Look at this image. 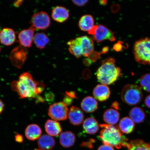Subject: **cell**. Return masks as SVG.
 I'll return each mask as SVG.
<instances>
[{
    "instance_id": "obj_1",
    "label": "cell",
    "mask_w": 150,
    "mask_h": 150,
    "mask_svg": "<svg viewBox=\"0 0 150 150\" xmlns=\"http://www.w3.org/2000/svg\"><path fill=\"white\" fill-rule=\"evenodd\" d=\"M12 91L16 92L20 98H38L39 95L44 91L45 85L42 82L35 81L29 72H24L18 79L11 83Z\"/></svg>"
},
{
    "instance_id": "obj_2",
    "label": "cell",
    "mask_w": 150,
    "mask_h": 150,
    "mask_svg": "<svg viewBox=\"0 0 150 150\" xmlns=\"http://www.w3.org/2000/svg\"><path fill=\"white\" fill-rule=\"evenodd\" d=\"M102 128L99 137L104 145L112 146L119 149L123 147H127L128 139L122 134L117 126L106 124L100 125Z\"/></svg>"
},
{
    "instance_id": "obj_3",
    "label": "cell",
    "mask_w": 150,
    "mask_h": 150,
    "mask_svg": "<svg viewBox=\"0 0 150 150\" xmlns=\"http://www.w3.org/2000/svg\"><path fill=\"white\" fill-rule=\"evenodd\" d=\"M101 65L96 73L97 79L100 83L108 85L113 84L121 76V70L116 66L113 58H108L100 62Z\"/></svg>"
},
{
    "instance_id": "obj_4",
    "label": "cell",
    "mask_w": 150,
    "mask_h": 150,
    "mask_svg": "<svg viewBox=\"0 0 150 150\" xmlns=\"http://www.w3.org/2000/svg\"><path fill=\"white\" fill-rule=\"evenodd\" d=\"M134 59L141 64L150 65V38L139 39L134 47Z\"/></svg>"
},
{
    "instance_id": "obj_5",
    "label": "cell",
    "mask_w": 150,
    "mask_h": 150,
    "mask_svg": "<svg viewBox=\"0 0 150 150\" xmlns=\"http://www.w3.org/2000/svg\"><path fill=\"white\" fill-rule=\"evenodd\" d=\"M142 97L143 93L141 88L136 84H127L122 89V100L129 105H136L139 104Z\"/></svg>"
},
{
    "instance_id": "obj_6",
    "label": "cell",
    "mask_w": 150,
    "mask_h": 150,
    "mask_svg": "<svg viewBox=\"0 0 150 150\" xmlns=\"http://www.w3.org/2000/svg\"><path fill=\"white\" fill-rule=\"evenodd\" d=\"M48 115L55 121L66 120L68 115V109L63 102L54 103L49 108Z\"/></svg>"
},
{
    "instance_id": "obj_7",
    "label": "cell",
    "mask_w": 150,
    "mask_h": 150,
    "mask_svg": "<svg viewBox=\"0 0 150 150\" xmlns=\"http://www.w3.org/2000/svg\"><path fill=\"white\" fill-rule=\"evenodd\" d=\"M27 49L20 45L12 50L9 56V59L14 67L20 69L27 59Z\"/></svg>"
},
{
    "instance_id": "obj_8",
    "label": "cell",
    "mask_w": 150,
    "mask_h": 150,
    "mask_svg": "<svg viewBox=\"0 0 150 150\" xmlns=\"http://www.w3.org/2000/svg\"><path fill=\"white\" fill-rule=\"evenodd\" d=\"M31 27L35 29L45 30L50 27V20L47 13L43 11L35 13L31 18Z\"/></svg>"
},
{
    "instance_id": "obj_9",
    "label": "cell",
    "mask_w": 150,
    "mask_h": 150,
    "mask_svg": "<svg viewBox=\"0 0 150 150\" xmlns=\"http://www.w3.org/2000/svg\"><path fill=\"white\" fill-rule=\"evenodd\" d=\"M93 36L94 40L98 43L102 42L106 40L112 42L115 41L116 39L113 32L101 24L97 25Z\"/></svg>"
},
{
    "instance_id": "obj_10",
    "label": "cell",
    "mask_w": 150,
    "mask_h": 150,
    "mask_svg": "<svg viewBox=\"0 0 150 150\" xmlns=\"http://www.w3.org/2000/svg\"><path fill=\"white\" fill-rule=\"evenodd\" d=\"M35 30L31 26L28 29L22 30L20 32L18 38L20 46L26 48L31 47L33 42Z\"/></svg>"
},
{
    "instance_id": "obj_11",
    "label": "cell",
    "mask_w": 150,
    "mask_h": 150,
    "mask_svg": "<svg viewBox=\"0 0 150 150\" xmlns=\"http://www.w3.org/2000/svg\"><path fill=\"white\" fill-rule=\"evenodd\" d=\"M16 38V33L11 28H5L0 31V42L5 46L12 45Z\"/></svg>"
},
{
    "instance_id": "obj_12",
    "label": "cell",
    "mask_w": 150,
    "mask_h": 150,
    "mask_svg": "<svg viewBox=\"0 0 150 150\" xmlns=\"http://www.w3.org/2000/svg\"><path fill=\"white\" fill-rule=\"evenodd\" d=\"M110 94V88L104 84H98L94 89L93 94L96 99L104 102L109 98Z\"/></svg>"
},
{
    "instance_id": "obj_13",
    "label": "cell",
    "mask_w": 150,
    "mask_h": 150,
    "mask_svg": "<svg viewBox=\"0 0 150 150\" xmlns=\"http://www.w3.org/2000/svg\"><path fill=\"white\" fill-rule=\"evenodd\" d=\"M68 116L70 123L74 125H79L83 121V112L77 107H71L68 112Z\"/></svg>"
},
{
    "instance_id": "obj_14",
    "label": "cell",
    "mask_w": 150,
    "mask_h": 150,
    "mask_svg": "<svg viewBox=\"0 0 150 150\" xmlns=\"http://www.w3.org/2000/svg\"><path fill=\"white\" fill-rule=\"evenodd\" d=\"M52 16L55 21L63 23L68 19L69 17V11L64 7L56 6L52 11Z\"/></svg>"
},
{
    "instance_id": "obj_15",
    "label": "cell",
    "mask_w": 150,
    "mask_h": 150,
    "mask_svg": "<svg viewBox=\"0 0 150 150\" xmlns=\"http://www.w3.org/2000/svg\"><path fill=\"white\" fill-rule=\"evenodd\" d=\"M42 131L38 125L32 124L27 126L25 129V135L28 139L31 141L36 140L41 137Z\"/></svg>"
},
{
    "instance_id": "obj_16",
    "label": "cell",
    "mask_w": 150,
    "mask_h": 150,
    "mask_svg": "<svg viewBox=\"0 0 150 150\" xmlns=\"http://www.w3.org/2000/svg\"><path fill=\"white\" fill-rule=\"evenodd\" d=\"M45 127L47 134L50 136H58L62 132L60 125L53 120H48L45 124Z\"/></svg>"
},
{
    "instance_id": "obj_17",
    "label": "cell",
    "mask_w": 150,
    "mask_h": 150,
    "mask_svg": "<svg viewBox=\"0 0 150 150\" xmlns=\"http://www.w3.org/2000/svg\"><path fill=\"white\" fill-rule=\"evenodd\" d=\"M81 46L82 50V56L88 57L93 52L94 46L92 39L91 38L86 36L81 37Z\"/></svg>"
},
{
    "instance_id": "obj_18",
    "label": "cell",
    "mask_w": 150,
    "mask_h": 150,
    "mask_svg": "<svg viewBox=\"0 0 150 150\" xmlns=\"http://www.w3.org/2000/svg\"><path fill=\"white\" fill-rule=\"evenodd\" d=\"M81 106L84 111L87 112H92L97 110L98 104L96 100L93 97L87 96L82 100Z\"/></svg>"
},
{
    "instance_id": "obj_19",
    "label": "cell",
    "mask_w": 150,
    "mask_h": 150,
    "mask_svg": "<svg viewBox=\"0 0 150 150\" xmlns=\"http://www.w3.org/2000/svg\"><path fill=\"white\" fill-rule=\"evenodd\" d=\"M120 115L119 112L113 108L106 110L103 114V120L108 125H114L119 121Z\"/></svg>"
},
{
    "instance_id": "obj_20",
    "label": "cell",
    "mask_w": 150,
    "mask_h": 150,
    "mask_svg": "<svg viewBox=\"0 0 150 150\" xmlns=\"http://www.w3.org/2000/svg\"><path fill=\"white\" fill-rule=\"evenodd\" d=\"M83 127L84 131L88 134H96L99 129L98 122L93 117L86 119L83 122Z\"/></svg>"
},
{
    "instance_id": "obj_21",
    "label": "cell",
    "mask_w": 150,
    "mask_h": 150,
    "mask_svg": "<svg viewBox=\"0 0 150 150\" xmlns=\"http://www.w3.org/2000/svg\"><path fill=\"white\" fill-rule=\"evenodd\" d=\"M55 144V140L48 135H44L41 136L38 141V145L41 150H51L54 147Z\"/></svg>"
},
{
    "instance_id": "obj_22",
    "label": "cell",
    "mask_w": 150,
    "mask_h": 150,
    "mask_svg": "<svg viewBox=\"0 0 150 150\" xmlns=\"http://www.w3.org/2000/svg\"><path fill=\"white\" fill-rule=\"evenodd\" d=\"M81 37L72 39L67 43L69 46V50L71 54L76 58H79L82 56V50L81 46Z\"/></svg>"
},
{
    "instance_id": "obj_23",
    "label": "cell",
    "mask_w": 150,
    "mask_h": 150,
    "mask_svg": "<svg viewBox=\"0 0 150 150\" xmlns=\"http://www.w3.org/2000/svg\"><path fill=\"white\" fill-rule=\"evenodd\" d=\"M76 137L74 134L70 131H67L61 133L60 135L59 142L63 147L69 148L74 145Z\"/></svg>"
},
{
    "instance_id": "obj_24",
    "label": "cell",
    "mask_w": 150,
    "mask_h": 150,
    "mask_svg": "<svg viewBox=\"0 0 150 150\" xmlns=\"http://www.w3.org/2000/svg\"><path fill=\"white\" fill-rule=\"evenodd\" d=\"M130 119L137 123L143 122L146 117L145 112L143 109L138 107H135L130 110L129 113Z\"/></svg>"
},
{
    "instance_id": "obj_25",
    "label": "cell",
    "mask_w": 150,
    "mask_h": 150,
    "mask_svg": "<svg viewBox=\"0 0 150 150\" xmlns=\"http://www.w3.org/2000/svg\"><path fill=\"white\" fill-rule=\"evenodd\" d=\"M94 21L91 15H84L80 18L78 25L82 31L88 32L94 26Z\"/></svg>"
},
{
    "instance_id": "obj_26",
    "label": "cell",
    "mask_w": 150,
    "mask_h": 150,
    "mask_svg": "<svg viewBox=\"0 0 150 150\" xmlns=\"http://www.w3.org/2000/svg\"><path fill=\"white\" fill-rule=\"evenodd\" d=\"M135 127L134 123L130 118L124 117L120 121L119 129L124 134H130L134 131Z\"/></svg>"
},
{
    "instance_id": "obj_27",
    "label": "cell",
    "mask_w": 150,
    "mask_h": 150,
    "mask_svg": "<svg viewBox=\"0 0 150 150\" xmlns=\"http://www.w3.org/2000/svg\"><path fill=\"white\" fill-rule=\"evenodd\" d=\"M50 39L44 33H37L34 35L33 42L36 47L42 49L45 47L50 42Z\"/></svg>"
},
{
    "instance_id": "obj_28",
    "label": "cell",
    "mask_w": 150,
    "mask_h": 150,
    "mask_svg": "<svg viewBox=\"0 0 150 150\" xmlns=\"http://www.w3.org/2000/svg\"><path fill=\"white\" fill-rule=\"evenodd\" d=\"M127 150H150V144L143 140L136 139L129 142Z\"/></svg>"
},
{
    "instance_id": "obj_29",
    "label": "cell",
    "mask_w": 150,
    "mask_h": 150,
    "mask_svg": "<svg viewBox=\"0 0 150 150\" xmlns=\"http://www.w3.org/2000/svg\"><path fill=\"white\" fill-rule=\"evenodd\" d=\"M139 83L142 88L148 92H150V74H147L140 78Z\"/></svg>"
},
{
    "instance_id": "obj_30",
    "label": "cell",
    "mask_w": 150,
    "mask_h": 150,
    "mask_svg": "<svg viewBox=\"0 0 150 150\" xmlns=\"http://www.w3.org/2000/svg\"><path fill=\"white\" fill-rule=\"evenodd\" d=\"M100 54V53L99 52L93 51L88 56V57L91 62H95L99 59Z\"/></svg>"
},
{
    "instance_id": "obj_31",
    "label": "cell",
    "mask_w": 150,
    "mask_h": 150,
    "mask_svg": "<svg viewBox=\"0 0 150 150\" xmlns=\"http://www.w3.org/2000/svg\"><path fill=\"white\" fill-rule=\"evenodd\" d=\"M73 98L69 97L66 95H65V97L63 99V103L66 105L67 106L70 105L72 104L73 102Z\"/></svg>"
},
{
    "instance_id": "obj_32",
    "label": "cell",
    "mask_w": 150,
    "mask_h": 150,
    "mask_svg": "<svg viewBox=\"0 0 150 150\" xmlns=\"http://www.w3.org/2000/svg\"><path fill=\"white\" fill-rule=\"evenodd\" d=\"M72 2L75 5L78 6H82L85 5L88 3V1L87 0L86 1L83 0V1H73Z\"/></svg>"
},
{
    "instance_id": "obj_33",
    "label": "cell",
    "mask_w": 150,
    "mask_h": 150,
    "mask_svg": "<svg viewBox=\"0 0 150 150\" xmlns=\"http://www.w3.org/2000/svg\"><path fill=\"white\" fill-rule=\"evenodd\" d=\"M98 150H114V149L112 146L104 144V145L100 146L98 148Z\"/></svg>"
},
{
    "instance_id": "obj_34",
    "label": "cell",
    "mask_w": 150,
    "mask_h": 150,
    "mask_svg": "<svg viewBox=\"0 0 150 150\" xmlns=\"http://www.w3.org/2000/svg\"><path fill=\"white\" fill-rule=\"evenodd\" d=\"M54 94L52 92L47 93L46 95V100L48 102H51L54 100Z\"/></svg>"
},
{
    "instance_id": "obj_35",
    "label": "cell",
    "mask_w": 150,
    "mask_h": 150,
    "mask_svg": "<svg viewBox=\"0 0 150 150\" xmlns=\"http://www.w3.org/2000/svg\"><path fill=\"white\" fill-rule=\"evenodd\" d=\"M122 48V46L120 42H118L117 43L114 45L113 48V49L116 51L119 52L120 51Z\"/></svg>"
},
{
    "instance_id": "obj_36",
    "label": "cell",
    "mask_w": 150,
    "mask_h": 150,
    "mask_svg": "<svg viewBox=\"0 0 150 150\" xmlns=\"http://www.w3.org/2000/svg\"><path fill=\"white\" fill-rule=\"evenodd\" d=\"M15 140L17 142L19 143H21L23 142V137L21 135L17 134L15 136Z\"/></svg>"
},
{
    "instance_id": "obj_37",
    "label": "cell",
    "mask_w": 150,
    "mask_h": 150,
    "mask_svg": "<svg viewBox=\"0 0 150 150\" xmlns=\"http://www.w3.org/2000/svg\"><path fill=\"white\" fill-rule=\"evenodd\" d=\"M72 98H76L75 93L74 91L66 92V94Z\"/></svg>"
},
{
    "instance_id": "obj_38",
    "label": "cell",
    "mask_w": 150,
    "mask_h": 150,
    "mask_svg": "<svg viewBox=\"0 0 150 150\" xmlns=\"http://www.w3.org/2000/svg\"><path fill=\"white\" fill-rule=\"evenodd\" d=\"M145 104L146 106L150 108V95L146 97L145 100Z\"/></svg>"
},
{
    "instance_id": "obj_39",
    "label": "cell",
    "mask_w": 150,
    "mask_h": 150,
    "mask_svg": "<svg viewBox=\"0 0 150 150\" xmlns=\"http://www.w3.org/2000/svg\"><path fill=\"white\" fill-rule=\"evenodd\" d=\"M4 104L3 101L0 99V114L3 111L4 109Z\"/></svg>"
},
{
    "instance_id": "obj_40",
    "label": "cell",
    "mask_w": 150,
    "mask_h": 150,
    "mask_svg": "<svg viewBox=\"0 0 150 150\" xmlns=\"http://www.w3.org/2000/svg\"><path fill=\"white\" fill-rule=\"evenodd\" d=\"M22 2V1H16L14 3V5L15 6L17 7H18L20 6Z\"/></svg>"
},
{
    "instance_id": "obj_41",
    "label": "cell",
    "mask_w": 150,
    "mask_h": 150,
    "mask_svg": "<svg viewBox=\"0 0 150 150\" xmlns=\"http://www.w3.org/2000/svg\"><path fill=\"white\" fill-rule=\"evenodd\" d=\"M84 63L86 65H89L91 64V61L88 59H86L84 61Z\"/></svg>"
},
{
    "instance_id": "obj_42",
    "label": "cell",
    "mask_w": 150,
    "mask_h": 150,
    "mask_svg": "<svg viewBox=\"0 0 150 150\" xmlns=\"http://www.w3.org/2000/svg\"><path fill=\"white\" fill-rule=\"evenodd\" d=\"M108 50V47H105L103 48V50L101 52V53L105 54L107 52Z\"/></svg>"
},
{
    "instance_id": "obj_43",
    "label": "cell",
    "mask_w": 150,
    "mask_h": 150,
    "mask_svg": "<svg viewBox=\"0 0 150 150\" xmlns=\"http://www.w3.org/2000/svg\"><path fill=\"white\" fill-rule=\"evenodd\" d=\"M100 4L102 5H105L107 4V1H100Z\"/></svg>"
},
{
    "instance_id": "obj_44",
    "label": "cell",
    "mask_w": 150,
    "mask_h": 150,
    "mask_svg": "<svg viewBox=\"0 0 150 150\" xmlns=\"http://www.w3.org/2000/svg\"><path fill=\"white\" fill-rule=\"evenodd\" d=\"M35 150H42L39 149H35Z\"/></svg>"
},
{
    "instance_id": "obj_45",
    "label": "cell",
    "mask_w": 150,
    "mask_h": 150,
    "mask_svg": "<svg viewBox=\"0 0 150 150\" xmlns=\"http://www.w3.org/2000/svg\"><path fill=\"white\" fill-rule=\"evenodd\" d=\"M1 46H0V52H1Z\"/></svg>"
}]
</instances>
